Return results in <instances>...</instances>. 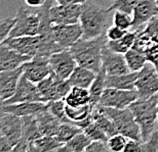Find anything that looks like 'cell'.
Masks as SVG:
<instances>
[{
    "instance_id": "6da1fadb",
    "label": "cell",
    "mask_w": 158,
    "mask_h": 152,
    "mask_svg": "<svg viewBox=\"0 0 158 152\" xmlns=\"http://www.w3.org/2000/svg\"><path fill=\"white\" fill-rule=\"evenodd\" d=\"M106 34L93 39L80 38L69 50L76 59L77 64L99 72L103 66V49L107 43Z\"/></svg>"
},
{
    "instance_id": "7a4b0ae2",
    "label": "cell",
    "mask_w": 158,
    "mask_h": 152,
    "mask_svg": "<svg viewBox=\"0 0 158 152\" xmlns=\"http://www.w3.org/2000/svg\"><path fill=\"white\" fill-rule=\"evenodd\" d=\"M79 23L82 28V38L93 39L106 34L109 23V11L93 0L82 3Z\"/></svg>"
},
{
    "instance_id": "3957f363",
    "label": "cell",
    "mask_w": 158,
    "mask_h": 152,
    "mask_svg": "<svg viewBox=\"0 0 158 152\" xmlns=\"http://www.w3.org/2000/svg\"><path fill=\"white\" fill-rule=\"evenodd\" d=\"M141 129L142 143L146 142L155 132L158 123V93L149 98H139L128 106Z\"/></svg>"
},
{
    "instance_id": "277c9868",
    "label": "cell",
    "mask_w": 158,
    "mask_h": 152,
    "mask_svg": "<svg viewBox=\"0 0 158 152\" xmlns=\"http://www.w3.org/2000/svg\"><path fill=\"white\" fill-rule=\"evenodd\" d=\"M99 108L112 119L117 129L118 133L125 136L131 140H137L142 142L141 129L135 119V115L129 107L126 108H114L99 105Z\"/></svg>"
},
{
    "instance_id": "5b68a950",
    "label": "cell",
    "mask_w": 158,
    "mask_h": 152,
    "mask_svg": "<svg viewBox=\"0 0 158 152\" xmlns=\"http://www.w3.org/2000/svg\"><path fill=\"white\" fill-rule=\"evenodd\" d=\"M15 23L8 38L39 35L42 25V12L40 8L36 11H30L21 6L15 14Z\"/></svg>"
},
{
    "instance_id": "8992f818",
    "label": "cell",
    "mask_w": 158,
    "mask_h": 152,
    "mask_svg": "<svg viewBox=\"0 0 158 152\" xmlns=\"http://www.w3.org/2000/svg\"><path fill=\"white\" fill-rule=\"evenodd\" d=\"M37 88L45 102L58 99H65L70 92L72 86L66 79L60 78L55 72H52L45 79L37 84Z\"/></svg>"
},
{
    "instance_id": "52a82bcc",
    "label": "cell",
    "mask_w": 158,
    "mask_h": 152,
    "mask_svg": "<svg viewBox=\"0 0 158 152\" xmlns=\"http://www.w3.org/2000/svg\"><path fill=\"white\" fill-rule=\"evenodd\" d=\"M135 90L139 98L145 99L158 93V71L156 66L148 61L138 72Z\"/></svg>"
},
{
    "instance_id": "ba28073f",
    "label": "cell",
    "mask_w": 158,
    "mask_h": 152,
    "mask_svg": "<svg viewBox=\"0 0 158 152\" xmlns=\"http://www.w3.org/2000/svg\"><path fill=\"white\" fill-rule=\"evenodd\" d=\"M139 99L137 90H123L116 88H106L101 97L99 105L114 107V108H126Z\"/></svg>"
},
{
    "instance_id": "9c48e42d",
    "label": "cell",
    "mask_w": 158,
    "mask_h": 152,
    "mask_svg": "<svg viewBox=\"0 0 158 152\" xmlns=\"http://www.w3.org/2000/svg\"><path fill=\"white\" fill-rule=\"evenodd\" d=\"M37 101L45 102V100L41 96L38 88H37V84L31 82L29 79H27L26 76L22 75L20 81H19L15 93L9 99L5 100L2 104H14L19 102H37Z\"/></svg>"
},
{
    "instance_id": "30bf717a",
    "label": "cell",
    "mask_w": 158,
    "mask_h": 152,
    "mask_svg": "<svg viewBox=\"0 0 158 152\" xmlns=\"http://www.w3.org/2000/svg\"><path fill=\"white\" fill-rule=\"evenodd\" d=\"M52 32L53 39L63 49H69L82 38V28L80 23L52 25Z\"/></svg>"
},
{
    "instance_id": "8fae6325",
    "label": "cell",
    "mask_w": 158,
    "mask_h": 152,
    "mask_svg": "<svg viewBox=\"0 0 158 152\" xmlns=\"http://www.w3.org/2000/svg\"><path fill=\"white\" fill-rule=\"evenodd\" d=\"M22 66L24 69L23 75L35 84H38L52 72L49 57L43 55H35L30 60L23 63Z\"/></svg>"
},
{
    "instance_id": "7c38bea8",
    "label": "cell",
    "mask_w": 158,
    "mask_h": 152,
    "mask_svg": "<svg viewBox=\"0 0 158 152\" xmlns=\"http://www.w3.org/2000/svg\"><path fill=\"white\" fill-rule=\"evenodd\" d=\"M49 63L52 72L60 78L66 80H68L78 65L76 59L69 49H63L52 54L49 56Z\"/></svg>"
},
{
    "instance_id": "4fadbf2b",
    "label": "cell",
    "mask_w": 158,
    "mask_h": 152,
    "mask_svg": "<svg viewBox=\"0 0 158 152\" xmlns=\"http://www.w3.org/2000/svg\"><path fill=\"white\" fill-rule=\"evenodd\" d=\"M81 4H53L49 9L52 25L77 24L80 20Z\"/></svg>"
},
{
    "instance_id": "5bb4252c",
    "label": "cell",
    "mask_w": 158,
    "mask_h": 152,
    "mask_svg": "<svg viewBox=\"0 0 158 152\" xmlns=\"http://www.w3.org/2000/svg\"><path fill=\"white\" fill-rule=\"evenodd\" d=\"M41 136L36 115L22 116V138L12 151H29L30 144Z\"/></svg>"
},
{
    "instance_id": "9a60e30c",
    "label": "cell",
    "mask_w": 158,
    "mask_h": 152,
    "mask_svg": "<svg viewBox=\"0 0 158 152\" xmlns=\"http://www.w3.org/2000/svg\"><path fill=\"white\" fill-rule=\"evenodd\" d=\"M156 15H158V6L155 0H141L132 11L131 31L143 30Z\"/></svg>"
},
{
    "instance_id": "2e32d148",
    "label": "cell",
    "mask_w": 158,
    "mask_h": 152,
    "mask_svg": "<svg viewBox=\"0 0 158 152\" xmlns=\"http://www.w3.org/2000/svg\"><path fill=\"white\" fill-rule=\"evenodd\" d=\"M0 133L6 137L14 148L22 138V118L4 112L0 119Z\"/></svg>"
},
{
    "instance_id": "e0dca14e",
    "label": "cell",
    "mask_w": 158,
    "mask_h": 152,
    "mask_svg": "<svg viewBox=\"0 0 158 152\" xmlns=\"http://www.w3.org/2000/svg\"><path fill=\"white\" fill-rule=\"evenodd\" d=\"M24 72L23 66L0 72V102H4L15 93L19 81Z\"/></svg>"
},
{
    "instance_id": "ac0fdd59",
    "label": "cell",
    "mask_w": 158,
    "mask_h": 152,
    "mask_svg": "<svg viewBox=\"0 0 158 152\" xmlns=\"http://www.w3.org/2000/svg\"><path fill=\"white\" fill-rule=\"evenodd\" d=\"M103 66L106 69L107 76L122 75L131 72L126 63L124 54L113 52L107 48V46L103 49Z\"/></svg>"
},
{
    "instance_id": "d6986e66",
    "label": "cell",
    "mask_w": 158,
    "mask_h": 152,
    "mask_svg": "<svg viewBox=\"0 0 158 152\" xmlns=\"http://www.w3.org/2000/svg\"><path fill=\"white\" fill-rule=\"evenodd\" d=\"M31 58V56L15 51L5 43H0V72L17 68Z\"/></svg>"
},
{
    "instance_id": "ffe728a7",
    "label": "cell",
    "mask_w": 158,
    "mask_h": 152,
    "mask_svg": "<svg viewBox=\"0 0 158 152\" xmlns=\"http://www.w3.org/2000/svg\"><path fill=\"white\" fill-rule=\"evenodd\" d=\"M47 108V102L37 101V102H19L14 104H2L4 112L12 113L18 116L36 115L42 110Z\"/></svg>"
},
{
    "instance_id": "44dd1931",
    "label": "cell",
    "mask_w": 158,
    "mask_h": 152,
    "mask_svg": "<svg viewBox=\"0 0 158 152\" xmlns=\"http://www.w3.org/2000/svg\"><path fill=\"white\" fill-rule=\"evenodd\" d=\"M36 119L42 136H56L58 134L62 122L49 111L48 106L46 109L36 115Z\"/></svg>"
},
{
    "instance_id": "7402d4cb",
    "label": "cell",
    "mask_w": 158,
    "mask_h": 152,
    "mask_svg": "<svg viewBox=\"0 0 158 152\" xmlns=\"http://www.w3.org/2000/svg\"><path fill=\"white\" fill-rule=\"evenodd\" d=\"M139 72H129L122 75L107 76L106 88H116L123 90H135Z\"/></svg>"
},
{
    "instance_id": "603a6c76",
    "label": "cell",
    "mask_w": 158,
    "mask_h": 152,
    "mask_svg": "<svg viewBox=\"0 0 158 152\" xmlns=\"http://www.w3.org/2000/svg\"><path fill=\"white\" fill-rule=\"evenodd\" d=\"M97 72L84 66L77 65L70 77L68 78L69 83L72 87H81L88 89L91 83L96 79Z\"/></svg>"
},
{
    "instance_id": "cb8c5ba5",
    "label": "cell",
    "mask_w": 158,
    "mask_h": 152,
    "mask_svg": "<svg viewBox=\"0 0 158 152\" xmlns=\"http://www.w3.org/2000/svg\"><path fill=\"white\" fill-rule=\"evenodd\" d=\"M106 77L107 72L104 66H102L101 71L97 72L96 79L91 83L90 87L88 88L90 96V104L93 106H97L100 103L101 97L104 93V90L106 89Z\"/></svg>"
},
{
    "instance_id": "d4e9b609",
    "label": "cell",
    "mask_w": 158,
    "mask_h": 152,
    "mask_svg": "<svg viewBox=\"0 0 158 152\" xmlns=\"http://www.w3.org/2000/svg\"><path fill=\"white\" fill-rule=\"evenodd\" d=\"M62 142L56 139V136H41L36 139L33 143L30 144V152H48V151H58L60 147L63 146Z\"/></svg>"
},
{
    "instance_id": "484cf974",
    "label": "cell",
    "mask_w": 158,
    "mask_h": 152,
    "mask_svg": "<svg viewBox=\"0 0 158 152\" xmlns=\"http://www.w3.org/2000/svg\"><path fill=\"white\" fill-rule=\"evenodd\" d=\"M91 115H93L94 122L106 133V135L108 136V137H111V136L118 133L117 129H116V127L112 119L107 115H105V113L99 108L98 105L94 106L93 111H91Z\"/></svg>"
},
{
    "instance_id": "4316f807",
    "label": "cell",
    "mask_w": 158,
    "mask_h": 152,
    "mask_svg": "<svg viewBox=\"0 0 158 152\" xmlns=\"http://www.w3.org/2000/svg\"><path fill=\"white\" fill-rule=\"evenodd\" d=\"M91 140L83 132L79 133L70 141L65 143L58 149V152H83L89 145Z\"/></svg>"
},
{
    "instance_id": "83f0119b",
    "label": "cell",
    "mask_w": 158,
    "mask_h": 152,
    "mask_svg": "<svg viewBox=\"0 0 158 152\" xmlns=\"http://www.w3.org/2000/svg\"><path fill=\"white\" fill-rule=\"evenodd\" d=\"M66 104L71 106H80L90 103V96L88 89L81 87H72L70 92L65 97Z\"/></svg>"
},
{
    "instance_id": "f1b7e54d",
    "label": "cell",
    "mask_w": 158,
    "mask_h": 152,
    "mask_svg": "<svg viewBox=\"0 0 158 152\" xmlns=\"http://www.w3.org/2000/svg\"><path fill=\"white\" fill-rule=\"evenodd\" d=\"M124 57L127 66L131 72H139L144 68L148 62L144 52L131 47L124 53Z\"/></svg>"
},
{
    "instance_id": "f546056e",
    "label": "cell",
    "mask_w": 158,
    "mask_h": 152,
    "mask_svg": "<svg viewBox=\"0 0 158 152\" xmlns=\"http://www.w3.org/2000/svg\"><path fill=\"white\" fill-rule=\"evenodd\" d=\"M93 108L94 106L90 103L80 106H71L67 104L66 105V115L70 119V122L74 123L89 116L91 115V111H93Z\"/></svg>"
},
{
    "instance_id": "4dcf8cb0",
    "label": "cell",
    "mask_w": 158,
    "mask_h": 152,
    "mask_svg": "<svg viewBox=\"0 0 158 152\" xmlns=\"http://www.w3.org/2000/svg\"><path fill=\"white\" fill-rule=\"evenodd\" d=\"M81 132H83V131L73 123H62V125L60 127V130H59L58 134L56 135V137L60 142H62L63 144H65Z\"/></svg>"
},
{
    "instance_id": "1f68e13d",
    "label": "cell",
    "mask_w": 158,
    "mask_h": 152,
    "mask_svg": "<svg viewBox=\"0 0 158 152\" xmlns=\"http://www.w3.org/2000/svg\"><path fill=\"white\" fill-rule=\"evenodd\" d=\"M66 105L67 104H66L65 99H58L47 102L48 110L56 119H59L62 123H71L66 115Z\"/></svg>"
},
{
    "instance_id": "d6a6232c",
    "label": "cell",
    "mask_w": 158,
    "mask_h": 152,
    "mask_svg": "<svg viewBox=\"0 0 158 152\" xmlns=\"http://www.w3.org/2000/svg\"><path fill=\"white\" fill-rule=\"evenodd\" d=\"M140 1L141 0H115L107 8V10L109 12H111L112 10H121L128 14H132L135 7Z\"/></svg>"
},
{
    "instance_id": "836d02e7",
    "label": "cell",
    "mask_w": 158,
    "mask_h": 152,
    "mask_svg": "<svg viewBox=\"0 0 158 152\" xmlns=\"http://www.w3.org/2000/svg\"><path fill=\"white\" fill-rule=\"evenodd\" d=\"M83 133L90 139L91 141L99 140V141H108L109 137L106 135V133L100 128L94 121L88 125L86 128L83 129Z\"/></svg>"
},
{
    "instance_id": "e575fe53",
    "label": "cell",
    "mask_w": 158,
    "mask_h": 152,
    "mask_svg": "<svg viewBox=\"0 0 158 152\" xmlns=\"http://www.w3.org/2000/svg\"><path fill=\"white\" fill-rule=\"evenodd\" d=\"M114 14H113V24L115 26L121 28L123 30H128L131 28L132 25V17L131 14L123 12L121 10H114Z\"/></svg>"
},
{
    "instance_id": "d590c367",
    "label": "cell",
    "mask_w": 158,
    "mask_h": 152,
    "mask_svg": "<svg viewBox=\"0 0 158 152\" xmlns=\"http://www.w3.org/2000/svg\"><path fill=\"white\" fill-rule=\"evenodd\" d=\"M125 136H123L120 133H117V134L111 136L109 137L108 141V146L110 148V151L113 152H121L124 151V148L126 146V143H127V140H126Z\"/></svg>"
},
{
    "instance_id": "8d00e7d4",
    "label": "cell",
    "mask_w": 158,
    "mask_h": 152,
    "mask_svg": "<svg viewBox=\"0 0 158 152\" xmlns=\"http://www.w3.org/2000/svg\"><path fill=\"white\" fill-rule=\"evenodd\" d=\"M15 23V18H7L0 21V43L4 42L7 39L11 29Z\"/></svg>"
},
{
    "instance_id": "74e56055",
    "label": "cell",
    "mask_w": 158,
    "mask_h": 152,
    "mask_svg": "<svg viewBox=\"0 0 158 152\" xmlns=\"http://www.w3.org/2000/svg\"><path fill=\"white\" fill-rule=\"evenodd\" d=\"M142 31H143L153 42L158 43V17L157 15L154 17Z\"/></svg>"
},
{
    "instance_id": "f35d334b",
    "label": "cell",
    "mask_w": 158,
    "mask_h": 152,
    "mask_svg": "<svg viewBox=\"0 0 158 152\" xmlns=\"http://www.w3.org/2000/svg\"><path fill=\"white\" fill-rule=\"evenodd\" d=\"M143 151L146 152H158V130L151 135L146 142L142 143Z\"/></svg>"
},
{
    "instance_id": "ab89813d",
    "label": "cell",
    "mask_w": 158,
    "mask_h": 152,
    "mask_svg": "<svg viewBox=\"0 0 158 152\" xmlns=\"http://www.w3.org/2000/svg\"><path fill=\"white\" fill-rule=\"evenodd\" d=\"M86 152H109L110 148L108 146V143L105 141H99L94 140L91 141L89 145L85 149Z\"/></svg>"
},
{
    "instance_id": "60d3db41",
    "label": "cell",
    "mask_w": 158,
    "mask_h": 152,
    "mask_svg": "<svg viewBox=\"0 0 158 152\" xmlns=\"http://www.w3.org/2000/svg\"><path fill=\"white\" fill-rule=\"evenodd\" d=\"M127 30H123L121 28H119L117 26H111L109 27L106 31V37L108 40H118L126 34Z\"/></svg>"
},
{
    "instance_id": "b9f144b4",
    "label": "cell",
    "mask_w": 158,
    "mask_h": 152,
    "mask_svg": "<svg viewBox=\"0 0 158 152\" xmlns=\"http://www.w3.org/2000/svg\"><path fill=\"white\" fill-rule=\"evenodd\" d=\"M145 55L147 57V60L153 63L154 65H158V43H153L145 50Z\"/></svg>"
},
{
    "instance_id": "7bdbcfd3",
    "label": "cell",
    "mask_w": 158,
    "mask_h": 152,
    "mask_svg": "<svg viewBox=\"0 0 158 152\" xmlns=\"http://www.w3.org/2000/svg\"><path fill=\"white\" fill-rule=\"evenodd\" d=\"M106 46H107V48L110 49L111 51L121 53V54H124V53L128 50V48H126V47L123 45L122 42L120 41V39H118V40H107Z\"/></svg>"
},
{
    "instance_id": "ee69618b",
    "label": "cell",
    "mask_w": 158,
    "mask_h": 152,
    "mask_svg": "<svg viewBox=\"0 0 158 152\" xmlns=\"http://www.w3.org/2000/svg\"><path fill=\"white\" fill-rule=\"evenodd\" d=\"M140 151H143L142 142L128 139L127 143H126V146L124 148V152H140Z\"/></svg>"
},
{
    "instance_id": "f6af8a7d",
    "label": "cell",
    "mask_w": 158,
    "mask_h": 152,
    "mask_svg": "<svg viewBox=\"0 0 158 152\" xmlns=\"http://www.w3.org/2000/svg\"><path fill=\"white\" fill-rule=\"evenodd\" d=\"M0 151H12L11 144L1 133H0Z\"/></svg>"
},
{
    "instance_id": "bcb514c9",
    "label": "cell",
    "mask_w": 158,
    "mask_h": 152,
    "mask_svg": "<svg viewBox=\"0 0 158 152\" xmlns=\"http://www.w3.org/2000/svg\"><path fill=\"white\" fill-rule=\"evenodd\" d=\"M25 2H26V4L28 6H30V7L39 8L46 2V0H25Z\"/></svg>"
},
{
    "instance_id": "7dc6e473",
    "label": "cell",
    "mask_w": 158,
    "mask_h": 152,
    "mask_svg": "<svg viewBox=\"0 0 158 152\" xmlns=\"http://www.w3.org/2000/svg\"><path fill=\"white\" fill-rule=\"evenodd\" d=\"M58 4H82L88 0H55Z\"/></svg>"
},
{
    "instance_id": "c3c4849f",
    "label": "cell",
    "mask_w": 158,
    "mask_h": 152,
    "mask_svg": "<svg viewBox=\"0 0 158 152\" xmlns=\"http://www.w3.org/2000/svg\"><path fill=\"white\" fill-rule=\"evenodd\" d=\"M3 113H4V111H3V109H2V102H0V119H1V116L3 115Z\"/></svg>"
},
{
    "instance_id": "681fc988",
    "label": "cell",
    "mask_w": 158,
    "mask_h": 152,
    "mask_svg": "<svg viewBox=\"0 0 158 152\" xmlns=\"http://www.w3.org/2000/svg\"><path fill=\"white\" fill-rule=\"evenodd\" d=\"M155 2H156V4H157V6H158V0H155Z\"/></svg>"
},
{
    "instance_id": "f907efd6",
    "label": "cell",
    "mask_w": 158,
    "mask_h": 152,
    "mask_svg": "<svg viewBox=\"0 0 158 152\" xmlns=\"http://www.w3.org/2000/svg\"><path fill=\"white\" fill-rule=\"evenodd\" d=\"M156 68H157V71H158V65H157V66H156Z\"/></svg>"
},
{
    "instance_id": "816d5d0a",
    "label": "cell",
    "mask_w": 158,
    "mask_h": 152,
    "mask_svg": "<svg viewBox=\"0 0 158 152\" xmlns=\"http://www.w3.org/2000/svg\"><path fill=\"white\" fill-rule=\"evenodd\" d=\"M112 1H115V0H112Z\"/></svg>"
},
{
    "instance_id": "f5cc1de1",
    "label": "cell",
    "mask_w": 158,
    "mask_h": 152,
    "mask_svg": "<svg viewBox=\"0 0 158 152\" xmlns=\"http://www.w3.org/2000/svg\"><path fill=\"white\" fill-rule=\"evenodd\" d=\"M0 21H1V20H0Z\"/></svg>"
}]
</instances>
